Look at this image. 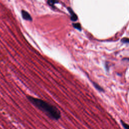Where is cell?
I'll list each match as a JSON object with an SVG mask.
<instances>
[{
	"label": "cell",
	"mask_w": 129,
	"mask_h": 129,
	"mask_svg": "<svg viewBox=\"0 0 129 129\" xmlns=\"http://www.w3.org/2000/svg\"><path fill=\"white\" fill-rule=\"evenodd\" d=\"M57 0H48L47 3L48 4L51 6H54V4H56V3H57Z\"/></svg>",
	"instance_id": "6"
},
{
	"label": "cell",
	"mask_w": 129,
	"mask_h": 129,
	"mask_svg": "<svg viewBox=\"0 0 129 129\" xmlns=\"http://www.w3.org/2000/svg\"><path fill=\"white\" fill-rule=\"evenodd\" d=\"M27 98L35 107L42 111L52 120H57L61 117V113L57 107L41 99L27 95Z\"/></svg>",
	"instance_id": "1"
},
{
	"label": "cell",
	"mask_w": 129,
	"mask_h": 129,
	"mask_svg": "<svg viewBox=\"0 0 129 129\" xmlns=\"http://www.w3.org/2000/svg\"><path fill=\"white\" fill-rule=\"evenodd\" d=\"M69 11L70 12V13L71 14V19L72 21H76L77 20V16L76 15V14L74 12V11H73V10L72 9H71L70 8H68Z\"/></svg>",
	"instance_id": "3"
},
{
	"label": "cell",
	"mask_w": 129,
	"mask_h": 129,
	"mask_svg": "<svg viewBox=\"0 0 129 129\" xmlns=\"http://www.w3.org/2000/svg\"><path fill=\"white\" fill-rule=\"evenodd\" d=\"M120 123L124 129H128L129 128L128 124L127 123H126L125 121H124L123 120H122V119L120 120Z\"/></svg>",
	"instance_id": "5"
},
{
	"label": "cell",
	"mask_w": 129,
	"mask_h": 129,
	"mask_svg": "<svg viewBox=\"0 0 129 129\" xmlns=\"http://www.w3.org/2000/svg\"><path fill=\"white\" fill-rule=\"evenodd\" d=\"M22 16L24 19L27 21H32V19L31 15L26 11L22 10Z\"/></svg>",
	"instance_id": "2"
},
{
	"label": "cell",
	"mask_w": 129,
	"mask_h": 129,
	"mask_svg": "<svg viewBox=\"0 0 129 129\" xmlns=\"http://www.w3.org/2000/svg\"><path fill=\"white\" fill-rule=\"evenodd\" d=\"M121 42L123 43H128V39L127 38H123L121 39Z\"/></svg>",
	"instance_id": "8"
},
{
	"label": "cell",
	"mask_w": 129,
	"mask_h": 129,
	"mask_svg": "<svg viewBox=\"0 0 129 129\" xmlns=\"http://www.w3.org/2000/svg\"><path fill=\"white\" fill-rule=\"evenodd\" d=\"M73 26L74 28H75L77 29H78L79 30H81V25L79 23H74L73 24Z\"/></svg>",
	"instance_id": "7"
},
{
	"label": "cell",
	"mask_w": 129,
	"mask_h": 129,
	"mask_svg": "<svg viewBox=\"0 0 129 129\" xmlns=\"http://www.w3.org/2000/svg\"><path fill=\"white\" fill-rule=\"evenodd\" d=\"M92 84H93L94 87L96 88V89H97L98 91H99V92H104V89H103L102 87H101L100 85H99L98 84H97L96 83L94 82H92Z\"/></svg>",
	"instance_id": "4"
}]
</instances>
